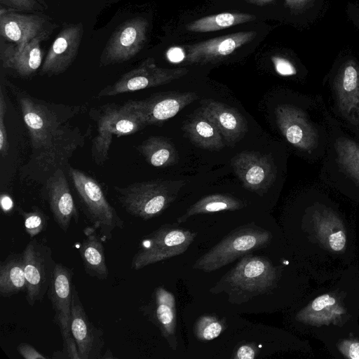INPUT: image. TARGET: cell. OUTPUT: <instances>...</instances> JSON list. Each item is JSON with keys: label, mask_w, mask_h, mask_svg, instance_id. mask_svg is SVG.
Returning a JSON list of instances; mask_svg holds the SVG:
<instances>
[{"label": "cell", "mask_w": 359, "mask_h": 359, "mask_svg": "<svg viewBox=\"0 0 359 359\" xmlns=\"http://www.w3.org/2000/svg\"><path fill=\"white\" fill-rule=\"evenodd\" d=\"M245 1H248L249 0H245Z\"/></svg>", "instance_id": "bcb514c9"}, {"label": "cell", "mask_w": 359, "mask_h": 359, "mask_svg": "<svg viewBox=\"0 0 359 359\" xmlns=\"http://www.w3.org/2000/svg\"><path fill=\"white\" fill-rule=\"evenodd\" d=\"M182 129L189 140L201 148L219 151L224 147L222 135L200 109L185 121Z\"/></svg>", "instance_id": "83f0119b"}, {"label": "cell", "mask_w": 359, "mask_h": 359, "mask_svg": "<svg viewBox=\"0 0 359 359\" xmlns=\"http://www.w3.org/2000/svg\"><path fill=\"white\" fill-rule=\"evenodd\" d=\"M224 325L220 320L212 316H203L195 323L194 333L201 341H210L217 338L223 331Z\"/></svg>", "instance_id": "e575fe53"}, {"label": "cell", "mask_w": 359, "mask_h": 359, "mask_svg": "<svg viewBox=\"0 0 359 359\" xmlns=\"http://www.w3.org/2000/svg\"><path fill=\"white\" fill-rule=\"evenodd\" d=\"M149 27L147 20L137 17L122 23L111 34L100 57V66L125 62L144 47Z\"/></svg>", "instance_id": "9a60e30c"}, {"label": "cell", "mask_w": 359, "mask_h": 359, "mask_svg": "<svg viewBox=\"0 0 359 359\" xmlns=\"http://www.w3.org/2000/svg\"><path fill=\"white\" fill-rule=\"evenodd\" d=\"M275 0H249L248 2L258 6H264ZM313 0H285V6L293 11H299L304 8Z\"/></svg>", "instance_id": "f35d334b"}, {"label": "cell", "mask_w": 359, "mask_h": 359, "mask_svg": "<svg viewBox=\"0 0 359 359\" xmlns=\"http://www.w3.org/2000/svg\"><path fill=\"white\" fill-rule=\"evenodd\" d=\"M70 328L80 359H101L104 345L103 331L97 327L88 318L74 285L72 291Z\"/></svg>", "instance_id": "ffe728a7"}, {"label": "cell", "mask_w": 359, "mask_h": 359, "mask_svg": "<svg viewBox=\"0 0 359 359\" xmlns=\"http://www.w3.org/2000/svg\"><path fill=\"white\" fill-rule=\"evenodd\" d=\"M136 149L154 167L170 166L179 158L173 144L164 137H149L137 146Z\"/></svg>", "instance_id": "f546056e"}, {"label": "cell", "mask_w": 359, "mask_h": 359, "mask_svg": "<svg viewBox=\"0 0 359 359\" xmlns=\"http://www.w3.org/2000/svg\"><path fill=\"white\" fill-rule=\"evenodd\" d=\"M22 255L26 300L29 305L34 306L47 293L56 263L53 258L52 249L44 238H31L22 251Z\"/></svg>", "instance_id": "4fadbf2b"}, {"label": "cell", "mask_w": 359, "mask_h": 359, "mask_svg": "<svg viewBox=\"0 0 359 359\" xmlns=\"http://www.w3.org/2000/svg\"><path fill=\"white\" fill-rule=\"evenodd\" d=\"M18 212L23 217L25 231L31 238L46 230L49 218L36 206L28 212L18 207Z\"/></svg>", "instance_id": "d6a6232c"}, {"label": "cell", "mask_w": 359, "mask_h": 359, "mask_svg": "<svg viewBox=\"0 0 359 359\" xmlns=\"http://www.w3.org/2000/svg\"><path fill=\"white\" fill-rule=\"evenodd\" d=\"M89 117L96 126V135L92 140L91 156L101 166L109 159V151L114 137L129 135L148 126L144 118L125 103H105L89 110Z\"/></svg>", "instance_id": "52a82bcc"}, {"label": "cell", "mask_w": 359, "mask_h": 359, "mask_svg": "<svg viewBox=\"0 0 359 359\" xmlns=\"http://www.w3.org/2000/svg\"><path fill=\"white\" fill-rule=\"evenodd\" d=\"M271 233L254 224H247L232 231L194 263L195 269L211 272L226 266L255 250L266 248Z\"/></svg>", "instance_id": "30bf717a"}, {"label": "cell", "mask_w": 359, "mask_h": 359, "mask_svg": "<svg viewBox=\"0 0 359 359\" xmlns=\"http://www.w3.org/2000/svg\"><path fill=\"white\" fill-rule=\"evenodd\" d=\"M44 8H47L46 0H37Z\"/></svg>", "instance_id": "f6af8a7d"}, {"label": "cell", "mask_w": 359, "mask_h": 359, "mask_svg": "<svg viewBox=\"0 0 359 359\" xmlns=\"http://www.w3.org/2000/svg\"><path fill=\"white\" fill-rule=\"evenodd\" d=\"M245 206L241 200L226 194H216L205 196L189 207L186 212L178 217V224L186 222L190 217L220 211H233Z\"/></svg>", "instance_id": "4dcf8cb0"}, {"label": "cell", "mask_w": 359, "mask_h": 359, "mask_svg": "<svg viewBox=\"0 0 359 359\" xmlns=\"http://www.w3.org/2000/svg\"><path fill=\"white\" fill-rule=\"evenodd\" d=\"M359 141V140H358Z\"/></svg>", "instance_id": "7dc6e473"}, {"label": "cell", "mask_w": 359, "mask_h": 359, "mask_svg": "<svg viewBox=\"0 0 359 359\" xmlns=\"http://www.w3.org/2000/svg\"><path fill=\"white\" fill-rule=\"evenodd\" d=\"M325 110L312 97H304L299 104H280L275 109L276 124L283 136L311 162L323 159L326 152Z\"/></svg>", "instance_id": "277c9868"}, {"label": "cell", "mask_w": 359, "mask_h": 359, "mask_svg": "<svg viewBox=\"0 0 359 359\" xmlns=\"http://www.w3.org/2000/svg\"><path fill=\"white\" fill-rule=\"evenodd\" d=\"M24 290L26 279L22 252H13L0 263V294L9 297Z\"/></svg>", "instance_id": "f1b7e54d"}, {"label": "cell", "mask_w": 359, "mask_h": 359, "mask_svg": "<svg viewBox=\"0 0 359 359\" xmlns=\"http://www.w3.org/2000/svg\"><path fill=\"white\" fill-rule=\"evenodd\" d=\"M67 170L83 214L92 226L99 231L103 240H111L115 229L124 228V221L109 203L97 180L70 165Z\"/></svg>", "instance_id": "9c48e42d"}, {"label": "cell", "mask_w": 359, "mask_h": 359, "mask_svg": "<svg viewBox=\"0 0 359 359\" xmlns=\"http://www.w3.org/2000/svg\"><path fill=\"white\" fill-rule=\"evenodd\" d=\"M167 55L168 59L173 62H180L184 58L183 51L178 48H172L170 49Z\"/></svg>", "instance_id": "b9f144b4"}, {"label": "cell", "mask_w": 359, "mask_h": 359, "mask_svg": "<svg viewBox=\"0 0 359 359\" xmlns=\"http://www.w3.org/2000/svg\"><path fill=\"white\" fill-rule=\"evenodd\" d=\"M6 102L3 91V85L0 88V154L2 157L7 156L9 149L8 134L5 124Z\"/></svg>", "instance_id": "d590c367"}, {"label": "cell", "mask_w": 359, "mask_h": 359, "mask_svg": "<svg viewBox=\"0 0 359 359\" xmlns=\"http://www.w3.org/2000/svg\"><path fill=\"white\" fill-rule=\"evenodd\" d=\"M18 11L3 7L0 10V35L17 48L37 37H48L55 27L48 16Z\"/></svg>", "instance_id": "2e32d148"}, {"label": "cell", "mask_w": 359, "mask_h": 359, "mask_svg": "<svg viewBox=\"0 0 359 359\" xmlns=\"http://www.w3.org/2000/svg\"><path fill=\"white\" fill-rule=\"evenodd\" d=\"M302 224L311 244V255L342 258L352 252L348 224L338 205L326 194L311 189L305 194Z\"/></svg>", "instance_id": "3957f363"}, {"label": "cell", "mask_w": 359, "mask_h": 359, "mask_svg": "<svg viewBox=\"0 0 359 359\" xmlns=\"http://www.w3.org/2000/svg\"><path fill=\"white\" fill-rule=\"evenodd\" d=\"M358 333H350L334 337L325 340L331 348L337 350V353H341L344 358L359 359V337Z\"/></svg>", "instance_id": "836d02e7"}, {"label": "cell", "mask_w": 359, "mask_h": 359, "mask_svg": "<svg viewBox=\"0 0 359 359\" xmlns=\"http://www.w3.org/2000/svg\"><path fill=\"white\" fill-rule=\"evenodd\" d=\"M183 181L150 180L114 186L117 200L130 215L147 220L161 214L177 198Z\"/></svg>", "instance_id": "ba28073f"}, {"label": "cell", "mask_w": 359, "mask_h": 359, "mask_svg": "<svg viewBox=\"0 0 359 359\" xmlns=\"http://www.w3.org/2000/svg\"><path fill=\"white\" fill-rule=\"evenodd\" d=\"M1 2L18 11H41L45 8L37 0H1Z\"/></svg>", "instance_id": "8d00e7d4"}, {"label": "cell", "mask_w": 359, "mask_h": 359, "mask_svg": "<svg viewBox=\"0 0 359 359\" xmlns=\"http://www.w3.org/2000/svg\"><path fill=\"white\" fill-rule=\"evenodd\" d=\"M93 226L83 229L86 238L79 248V253L86 273L100 280L108 278L109 271L106 263L102 240L98 236Z\"/></svg>", "instance_id": "4316f807"}, {"label": "cell", "mask_w": 359, "mask_h": 359, "mask_svg": "<svg viewBox=\"0 0 359 359\" xmlns=\"http://www.w3.org/2000/svg\"><path fill=\"white\" fill-rule=\"evenodd\" d=\"M1 205L5 212L11 211L13 207L12 198L7 194H2L1 196Z\"/></svg>", "instance_id": "7bdbcfd3"}, {"label": "cell", "mask_w": 359, "mask_h": 359, "mask_svg": "<svg viewBox=\"0 0 359 359\" xmlns=\"http://www.w3.org/2000/svg\"><path fill=\"white\" fill-rule=\"evenodd\" d=\"M200 109L231 144L243 138L248 130L245 118L236 109L224 103L211 99L203 100Z\"/></svg>", "instance_id": "d4e9b609"}, {"label": "cell", "mask_w": 359, "mask_h": 359, "mask_svg": "<svg viewBox=\"0 0 359 359\" xmlns=\"http://www.w3.org/2000/svg\"><path fill=\"white\" fill-rule=\"evenodd\" d=\"M144 313L160 329L163 336L172 346L175 331V301L173 294L164 288H156L151 302L142 309Z\"/></svg>", "instance_id": "484cf974"}, {"label": "cell", "mask_w": 359, "mask_h": 359, "mask_svg": "<svg viewBox=\"0 0 359 359\" xmlns=\"http://www.w3.org/2000/svg\"><path fill=\"white\" fill-rule=\"evenodd\" d=\"M328 131L320 178L325 184L359 203V141L348 133L325 110Z\"/></svg>", "instance_id": "5b68a950"}, {"label": "cell", "mask_w": 359, "mask_h": 359, "mask_svg": "<svg viewBox=\"0 0 359 359\" xmlns=\"http://www.w3.org/2000/svg\"><path fill=\"white\" fill-rule=\"evenodd\" d=\"M280 276V270L267 257L248 254L220 279L212 292H226L229 302L241 304L272 290Z\"/></svg>", "instance_id": "8992f818"}, {"label": "cell", "mask_w": 359, "mask_h": 359, "mask_svg": "<svg viewBox=\"0 0 359 359\" xmlns=\"http://www.w3.org/2000/svg\"><path fill=\"white\" fill-rule=\"evenodd\" d=\"M275 69L278 74L284 76H294L297 73L295 66L287 59L273 56L271 57Z\"/></svg>", "instance_id": "74e56055"}, {"label": "cell", "mask_w": 359, "mask_h": 359, "mask_svg": "<svg viewBox=\"0 0 359 359\" xmlns=\"http://www.w3.org/2000/svg\"><path fill=\"white\" fill-rule=\"evenodd\" d=\"M255 349L252 346L243 345L237 350L234 358L236 359H254L255 358Z\"/></svg>", "instance_id": "60d3db41"}, {"label": "cell", "mask_w": 359, "mask_h": 359, "mask_svg": "<svg viewBox=\"0 0 359 359\" xmlns=\"http://www.w3.org/2000/svg\"><path fill=\"white\" fill-rule=\"evenodd\" d=\"M105 358H115L109 348H108L106 353L101 357V359Z\"/></svg>", "instance_id": "ee69618b"}, {"label": "cell", "mask_w": 359, "mask_h": 359, "mask_svg": "<svg viewBox=\"0 0 359 359\" xmlns=\"http://www.w3.org/2000/svg\"><path fill=\"white\" fill-rule=\"evenodd\" d=\"M231 165L244 187L259 195L265 194L277 177V167L271 156L243 151L231 160Z\"/></svg>", "instance_id": "e0dca14e"}, {"label": "cell", "mask_w": 359, "mask_h": 359, "mask_svg": "<svg viewBox=\"0 0 359 359\" xmlns=\"http://www.w3.org/2000/svg\"><path fill=\"white\" fill-rule=\"evenodd\" d=\"M188 72L189 70L184 67H160L156 65L154 58L148 57L135 68L121 75L114 83L100 90L97 97L114 96L167 84L185 76Z\"/></svg>", "instance_id": "5bb4252c"}, {"label": "cell", "mask_w": 359, "mask_h": 359, "mask_svg": "<svg viewBox=\"0 0 359 359\" xmlns=\"http://www.w3.org/2000/svg\"><path fill=\"white\" fill-rule=\"evenodd\" d=\"M65 171L57 169L42 184L41 196L48 203L55 222L67 232L72 219L77 223L79 213Z\"/></svg>", "instance_id": "44dd1931"}, {"label": "cell", "mask_w": 359, "mask_h": 359, "mask_svg": "<svg viewBox=\"0 0 359 359\" xmlns=\"http://www.w3.org/2000/svg\"><path fill=\"white\" fill-rule=\"evenodd\" d=\"M73 276L72 269L56 263L47 292L55 313L54 321L60 328L63 343L74 338L70 328Z\"/></svg>", "instance_id": "7402d4cb"}, {"label": "cell", "mask_w": 359, "mask_h": 359, "mask_svg": "<svg viewBox=\"0 0 359 359\" xmlns=\"http://www.w3.org/2000/svg\"><path fill=\"white\" fill-rule=\"evenodd\" d=\"M5 87L15 97L28 130L31 152L21 167L20 177L42 185L57 169L67 170L75 151L90 134L72 121L86 110V105L48 102L5 79Z\"/></svg>", "instance_id": "6da1fadb"}, {"label": "cell", "mask_w": 359, "mask_h": 359, "mask_svg": "<svg viewBox=\"0 0 359 359\" xmlns=\"http://www.w3.org/2000/svg\"><path fill=\"white\" fill-rule=\"evenodd\" d=\"M256 35L255 31L239 32L188 45L186 60L190 64L219 61L252 41Z\"/></svg>", "instance_id": "603a6c76"}, {"label": "cell", "mask_w": 359, "mask_h": 359, "mask_svg": "<svg viewBox=\"0 0 359 359\" xmlns=\"http://www.w3.org/2000/svg\"><path fill=\"white\" fill-rule=\"evenodd\" d=\"M254 15L243 13H222L203 17L186 25L193 32H215L256 20Z\"/></svg>", "instance_id": "1f68e13d"}, {"label": "cell", "mask_w": 359, "mask_h": 359, "mask_svg": "<svg viewBox=\"0 0 359 359\" xmlns=\"http://www.w3.org/2000/svg\"><path fill=\"white\" fill-rule=\"evenodd\" d=\"M196 233L185 229L163 224L140 243L132 259L133 270L142 268L184 253L194 241Z\"/></svg>", "instance_id": "7c38bea8"}, {"label": "cell", "mask_w": 359, "mask_h": 359, "mask_svg": "<svg viewBox=\"0 0 359 359\" xmlns=\"http://www.w3.org/2000/svg\"><path fill=\"white\" fill-rule=\"evenodd\" d=\"M17 350L19 353L25 359H46L47 356L43 355L42 353L39 352L32 345L22 342L18 347Z\"/></svg>", "instance_id": "ab89813d"}, {"label": "cell", "mask_w": 359, "mask_h": 359, "mask_svg": "<svg viewBox=\"0 0 359 359\" xmlns=\"http://www.w3.org/2000/svg\"><path fill=\"white\" fill-rule=\"evenodd\" d=\"M333 113L359 140V64L342 62L329 79Z\"/></svg>", "instance_id": "8fae6325"}, {"label": "cell", "mask_w": 359, "mask_h": 359, "mask_svg": "<svg viewBox=\"0 0 359 359\" xmlns=\"http://www.w3.org/2000/svg\"><path fill=\"white\" fill-rule=\"evenodd\" d=\"M358 313L359 281L353 282L341 276L333 284L315 292L314 297L299 311L295 318L311 327V331L324 341L350 333H359L353 326Z\"/></svg>", "instance_id": "7a4b0ae2"}, {"label": "cell", "mask_w": 359, "mask_h": 359, "mask_svg": "<svg viewBox=\"0 0 359 359\" xmlns=\"http://www.w3.org/2000/svg\"><path fill=\"white\" fill-rule=\"evenodd\" d=\"M197 98L194 92L168 91L155 93L140 100H128L124 103L139 113L148 126H161Z\"/></svg>", "instance_id": "ac0fdd59"}, {"label": "cell", "mask_w": 359, "mask_h": 359, "mask_svg": "<svg viewBox=\"0 0 359 359\" xmlns=\"http://www.w3.org/2000/svg\"><path fill=\"white\" fill-rule=\"evenodd\" d=\"M83 35L81 22L64 26L50 45L39 74L51 77L65 72L77 56Z\"/></svg>", "instance_id": "d6986e66"}, {"label": "cell", "mask_w": 359, "mask_h": 359, "mask_svg": "<svg viewBox=\"0 0 359 359\" xmlns=\"http://www.w3.org/2000/svg\"><path fill=\"white\" fill-rule=\"evenodd\" d=\"M48 36L37 37L22 48L9 45L1 49V67L15 77L32 78L43 64V52L41 47Z\"/></svg>", "instance_id": "cb8c5ba5"}]
</instances>
